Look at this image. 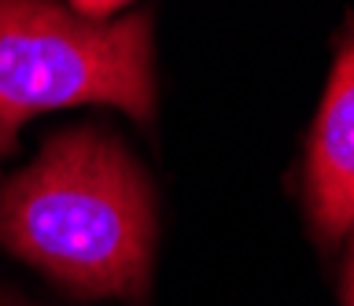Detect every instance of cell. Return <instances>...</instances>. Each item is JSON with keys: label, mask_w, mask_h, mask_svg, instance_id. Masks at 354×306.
Here are the masks:
<instances>
[{"label": "cell", "mask_w": 354, "mask_h": 306, "mask_svg": "<svg viewBox=\"0 0 354 306\" xmlns=\"http://www.w3.org/2000/svg\"><path fill=\"white\" fill-rule=\"evenodd\" d=\"M306 203L325 244L354 225V30L339 45L306 155Z\"/></svg>", "instance_id": "3957f363"}, {"label": "cell", "mask_w": 354, "mask_h": 306, "mask_svg": "<svg viewBox=\"0 0 354 306\" xmlns=\"http://www.w3.org/2000/svg\"><path fill=\"white\" fill-rule=\"evenodd\" d=\"M74 104H115L148 122L151 19L100 23L55 0H0V155L22 122Z\"/></svg>", "instance_id": "7a4b0ae2"}, {"label": "cell", "mask_w": 354, "mask_h": 306, "mask_svg": "<svg viewBox=\"0 0 354 306\" xmlns=\"http://www.w3.org/2000/svg\"><path fill=\"white\" fill-rule=\"evenodd\" d=\"M0 244L85 299H140L155 207L140 166L100 129H71L0 184Z\"/></svg>", "instance_id": "6da1fadb"}, {"label": "cell", "mask_w": 354, "mask_h": 306, "mask_svg": "<svg viewBox=\"0 0 354 306\" xmlns=\"http://www.w3.org/2000/svg\"><path fill=\"white\" fill-rule=\"evenodd\" d=\"M129 0H71V12L82 15V19H104L118 8H126Z\"/></svg>", "instance_id": "277c9868"}, {"label": "cell", "mask_w": 354, "mask_h": 306, "mask_svg": "<svg viewBox=\"0 0 354 306\" xmlns=\"http://www.w3.org/2000/svg\"><path fill=\"white\" fill-rule=\"evenodd\" d=\"M343 306H354V240L347 255V273H343Z\"/></svg>", "instance_id": "5b68a950"}]
</instances>
